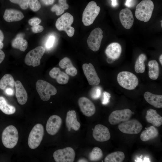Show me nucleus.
Wrapping results in <instances>:
<instances>
[{"label": "nucleus", "instance_id": "f257e3e1", "mask_svg": "<svg viewBox=\"0 0 162 162\" xmlns=\"http://www.w3.org/2000/svg\"><path fill=\"white\" fill-rule=\"evenodd\" d=\"M154 8V4L151 0H143L136 5L135 16L139 20L145 22L151 17Z\"/></svg>", "mask_w": 162, "mask_h": 162}, {"label": "nucleus", "instance_id": "f03ea898", "mask_svg": "<svg viewBox=\"0 0 162 162\" xmlns=\"http://www.w3.org/2000/svg\"><path fill=\"white\" fill-rule=\"evenodd\" d=\"M117 80L121 86L129 90L134 89L139 83L136 76L132 73L127 71L119 72L117 75Z\"/></svg>", "mask_w": 162, "mask_h": 162}, {"label": "nucleus", "instance_id": "7ed1b4c3", "mask_svg": "<svg viewBox=\"0 0 162 162\" xmlns=\"http://www.w3.org/2000/svg\"><path fill=\"white\" fill-rule=\"evenodd\" d=\"M2 141L4 146L12 148L16 145L18 140V133L16 128L10 125L6 127L2 134Z\"/></svg>", "mask_w": 162, "mask_h": 162}, {"label": "nucleus", "instance_id": "20e7f679", "mask_svg": "<svg viewBox=\"0 0 162 162\" xmlns=\"http://www.w3.org/2000/svg\"><path fill=\"white\" fill-rule=\"evenodd\" d=\"M73 21V16L69 13H66L57 20L56 26L58 30L64 31L68 36L72 37L75 32L74 28L71 26Z\"/></svg>", "mask_w": 162, "mask_h": 162}, {"label": "nucleus", "instance_id": "39448f33", "mask_svg": "<svg viewBox=\"0 0 162 162\" xmlns=\"http://www.w3.org/2000/svg\"><path fill=\"white\" fill-rule=\"evenodd\" d=\"M100 10V8L97 6L95 2H90L82 14V21L84 25L87 26L92 24L99 14Z\"/></svg>", "mask_w": 162, "mask_h": 162}, {"label": "nucleus", "instance_id": "423d86ee", "mask_svg": "<svg viewBox=\"0 0 162 162\" xmlns=\"http://www.w3.org/2000/svg\"><path fill=\"white\" fill-rule=\"evenodd\" d=\"M36 88L41 100L44 101L49 100L51 95H55L57 90L52 84L41 80H38L36 83Z\"/></svg>", "mask_w": 162, "mask_h": 162}, {"label": "nucleus", "instance_id": "0eeeda50", "mask_svg": "<svg viewBox=\"0 0 162 162\" xmlns=\"http://www.w3.org/2000/svg\"><path fill=\"white\" fill-rule=\"evenodd\" d=\"M44 134V129L40 124H36L30 132L28 139L29 147L32 149L37 148L40 144Z\"/></svg>", "mask_w": 162, "mask_h": 162}, {"label": "nucleus", "instance_id": "6e6552de", "mask_svg": "<svg viewBox=\"0 0 162 162\" xmlns=\"http://www.w3.org/2000/svg\"><path fill=\"white\" fill-rule=\"evenodd\" d=\"M45 49L42 46H38L29 51L26 55L25 62L28 66L34 67L40 64V60L45 52Z\"/></svg>", "mask_w": 162, "mask_h": 162}, {"label": "nucleus", "instance_id": "1a4fd4ad", "mask_svg": "<svg viewBox=\"0 0 162 162\" xmlns=\"http://www.w3.org/2000/svg\"><path fill=\"white\" fill-rule=\"evenodd\" d=\"M119 130L122 132L128 134H136L141 131L142 126L137 120H128L120 124L118 126Z\"/></svg>", "mask_w": 162, "mask_h": 162}, {"label": "nucleus", "instance_id": "9d476101", "mask_svg": "<svg viewBox=\"0 0 162 162\" xmlns=\"http://www.w3.org/2000/svg\"><path fill=\"white\" fill-rule=\"evenodd\" d=\"M103 32L100 28H96L91 32L87 40L89 48L92 50L96 52L99 50L103 37Z\"/></svg>", "mask_w": 162, "mask_h": 162}, {"label": "nucleus", "instance_id": "9b49d317", "mask_svg": "<svg viewBox=\"0 0 162 162\" xmlns=\"http://www.w3.org/2000/svg\"><path fill=\"white\" fill-rule=\"evenodd\" d=\"M53 157L56 162H73L75 159V153L72 148L67 147L55 151Z\"/></svg>", "mask_w": 162, "mask_h": 162}, {"label": "nucleus", "instance_id": "f8f14e48", "mask_svg": "<svg viewBox=\"0 0 162 162\" xmlns=\"http://www.w3.org/2000/svg\"><path fill=\"white\" fill-rule=\"evenodd\" d=\"M132 114L131 111L128 109L115 110L110 115L108 121L111 124L116 125L129 120Z\"/></svg>", "mask_w": 162, "mask_h": 162}, {"label": "nucleus", "instance_id": "ddd939ff", "mask_svg": "<svg viewBox=\"0 0 162 162\" xmlns=\"http://www.w3.org/2000/svg\"><path fill=\"white\" fill-rule=\"evenodd\" d=\"M82 68L89 84L93 86L98 85L100 82V80L92 64H84Z\"/></svg>", "mask_w": 162, "mask_h": 162}, {"label": "nucleus", "instance_id": "4468645a", "mask_svg": "<svg viewBox=\"0 0 162 162\" xmlns=\"http://www.w3.org/2000/svg\"><path fill=\"white\" fill-rule=\"evenodd\" d=\"M78 104L81 111L85 116L90 117L95 113L96 111L95 105L87 98H80L78 100Z\"/></svg>", "mask_w": 162, "mask_h": 162}, {"label": "nucleus", "instance_id": "2eb2a0df", "mask_svg": "<svg viewBox=\"0 0 162 162\" xmlns=\"http://www.w3.org/2000/svg\"><path fill=\"white\" fill-rule=\"evenodd\" d=\"M62 123V119L59 116H51L48 120L46 126L47 132L51 135H55L60 129Z\"/></svg>", "mask_w": 162, "mask_h": 162}, {"label": "nucleus", "instance_id": "dca6fc26", "mask_svg": "<svg viewBox=\"0 0 162 162\" xmlns=\"http://www.w3.org/2000/svg\"><path fill=\"white\" fill-rule=\"evenodd\" d=\"M93 136L96 141L99 142L106 141L110 138L109 129L101 124H97L95 126L93 130Z\"/></svg>", "mask_w": 162, "mask_h": 162}, {"label": "nucleus", "instance_id": "f3484780", "mask_svg": "<svg viewBox=\"0 0 162 162\" xmlns=\"http://www.w3.org/2000/svg\"><path fill=\"white\" fill-rule=\"evenodd\" d=\"M120 21L122 26L127 29H130L134 22V18L131 10L129 8H124L119 14Z\"/></svg>", "mask_w": 162, "mask_h": 162}, {"label": "nucleus", "instance_id": "a211bd4d", "mask_svg": "<svg viewBox=\"0 0 162 162\" xmlns=\"http://www.w3.org/2000/svg\"><path fill=\"white\" fill-rule=\"evenodd\" d=\"M65 121L69 131L70 130L71 128L77 131L80 127V124L77 120L76 113L74 110H69L67 112Z\"/></svg>", "mask_w": 162, "mask_h": 162}, {"label": "nucleus", "instance_id": "6ab92c4d", "mask_svg": "<svg viewBox=\"0 0 162 162\" xmlns=\"http://www.w3.org/2000/svg\"><path fill=\"white\" fill-rule=\"evenodd\" d=\"M122 52L121 45L116 42L110 44L105 50V53L108 58L115 60L120 56Z\"/></svg>", "mask_w": 162, "mask_h": 162}, {"label": "nucleus", "instance_id": "aec40b11", "mask_svg": "<svg viewBox=\"0 0 162 162\" xmlns=\"http://www.w3.org/2000/svg\"><path fill=\"white\" fill-rule=\"evenodd\" d=\"M24 17L23 14L20 11L14 9H6L3 18L8 22L18 21Z\"/></svg>", "mask_w": 162, "mask_h": 162}, {"label": "nucleus", "instance_id": "412c9836", "mask_svg": "<svg viewBox=\"0 0 162 162\" xmlns=\"http://www.w3.org/2000/svg\"><path fill=\"white\" fill-rule=\"evenodd\" d=\"M16 96L19 103L22 105L26 103L28 99L27 94L21 82L19 80L15 82Z\"/></svg>", "mask_w": 162, "mask_h": 162}, {"label": "nucleus", "instance_id": "4be33fe9", "mask_svg": "<svg viewBox=\"0 0 162 162\" xmlns=\"http://www.w3.org/2000/svg\"><path fill=\"white\" fill-rule=\"evenodd\" d=\"M50 76L56 79L57 82L60 84L67 83L69 80L68 75L63 72L61 71L58 68L54 67L49 72Z\"/></svg>", "mask_w": 162, "mask_h": 162}, {"label": "nucleus", "instance_id": "5701e85b", "mask_svg": "<svg viewBox=\"0 0 162 162\" xmlns=\"http://www.w3.org/2000/svg\"><path fill=\"white\" fill-rule=\"evenodd\" d=\"M146 118L148 122L154 127H158L162 124V117L153 109H150L147 111Z\"/></svg>", "mask_w": 162, "mask_h": 162}, {"label": "nucleus", "instance_id": "b1692460", "mask_svg": "<svg viewBox=\"0 0 162 162\" xmlns=\"http://www.w3.org/2000/svg\"><path fill=\"white\" fill-rule=\"evenodd\" d=\"M146 100L155 107L160 108L162 107V95L153 94L146 92L144 94Z\"/></svg>", "mask_w": 162, "mask_h": 162}, {"label": "nucleus", "instance_id": "393cba45", "mask_svg": "<svg viewBox=\"0 0 162 162\" xmlns=\"http://www.w3.org/2000/svg\"><path fill=\"white\" fill-rule=\"evenodd\" d=\"M59 66L62 69L67 68L65 72L67 74L71 76H76L77 73L76 69L73 66L71 60L65 57L61 60L59 62Z\"/></svg>", "mask_w": 162, "mask_h": 162}, {"label": "nucleus", "instance_id": "a878e982", "mask_svg": "<svg viewBox=\"0 0 162 162\" xmlns=\"http://www.w3.org/2000/svg\"><path fill=\"white\" fill-rule=\"evenodd\" d=\"M145 129H146L142 132L140 136V138L142 141H148L155 138L158 136V130L153 126Z\"/></svg>", "mask_w": 162, "mask_h": 162}, {"label": "nucleus", "instance_id": "bb28decb", "mask_svg": "<svg viewBox=\"0 0 162 162\" xmlns=\"http://www.w3.org/2000/svg\"><path fill=\"white\" fill-rule=\"evenodd\" d=\"M149 68L148 75L152 80H156L159 76V69L158 62L155 60L150 61L148 64Z\"/></svg>", "mask_w": 162, "mask_h": 162}, {"label": "nucleus", "instance_id": "cd10ccee", "mask_svg": "<svg viewBox=\"0 0 162 162\" xmlns=\"http://www.w3.org/2000/svg\"><path fill=\"white\" fill-rule=\"evenodd\" d=\"M11 45L13 48L24 52L27 47L28 42L21 35H18L12 40Z\"/></svg>", "mask_w": 162, "mask_h": 162}, {"label": "nucleus", "instance_id": "c85d7f7f", "mask_svg": "<svg viewBox=\"0 0 162 162\" xmlns=\"http://www.w3.org/2000/svg\"><path fill=\"white\" fill-rule=\"evenodd\" d=\"M125 155L121 151L115 152L108 154L104 159L105 162H122L124 160Z\"/></svg>", "mask_w": 162, "mask_h": 162}, {"label": "nucleus", "instance_id": "c756f323", "mask_svg": "<svg viewBox=\"0 0 162 162\" xmlns=\"http://www.w3.org/2000/svg\"><path fill=\"white\" fill-rule=\"evenodd\" d=\"M0 110L4 113L11 115L16 111L15 108L8 104L5 99L2 96H0Z\"/></svg>", "mask_w": 162, "mask_h": 162}, {"label": "nucleus", "instance_id": "7c9ffc66", "mask_svg": "<svg viewBox=\"0 0 162 162\" xmlns=\"http://www.w3.org/2000/svg\"><path fill=\"white\" fill-rule=\"evenodd\" d=\"M69 5L67 0H58V4L54 5L51 8V10L55 12L56 15H59L63 13L65 10L68 9Z\"/></svg>", "mask_w": 162, "mask_h": 162}, {"label": "nucleus", "instance_id": "2f4dec72", "mask_svg": "<svg viewBox=\"0 0 162 162\" xmlns=\"http://www.w3.org/2000/svg\"><path fill=\"white\" fill-rule=\"evenodd\" d=\"M146 59V56L144 54H140L137 59L134 66V69L137 73H142L145 70V61Z\"/></svg>", "mask_w": 162, "mask_h": 162}, {"label": "nucleus", "instance_id": "473e14b6", "mask_svg": "<svg viewBox=\"0 0 162 162\" xmlns=\"http://www.w3.org/2000/svg\"><path fill=\"white\" fill-rule=\"evenodd\" d=\"M15 82L13 76L9 74H5L0 80V88L5 89L7 86L12 87L15 86Z\"/></svg>", "mask_w": 162, "mask_h": 162}, {"label": "nucleus", "instance_id": "72a5a7b5", "mask_svg": "<svg viewBox=\"0 0 162 162\" xmlns=\"http://www.w3.org/2000/svg\"><path fill=\"white\" fill-rule=\"evenodd\" d=\"M103 156V153L101 149L98 147L94 148L89 155V160L92 161H98Z\"/></svg>", "mask_w": 162, "mask_h": 162}, {"label": "nucleus", "instance_id": "f704fd0d", "mask_svg": "<svg viewBox=\"0 0 162 162\" xmlns=\"http://www.w3.org/2000/svg\"><path fill=\"white\" fill-rule=\"evenodd\" d=\"M28 3L31 9L34 12L38 11L41 7L38 0H28Z\"/></svg>", "mask_w": 162, "mask_h": 162}, {"label": "nucleus", "instance_id": "c9c22d12", "mask_svg": "<svg viewBox=\"0 0 162 162\" xmlns=\"http://www.w3.org/2000/svg\"><path fill=\"white\" fill-rule=\"evenodd\" d=\"M101 92V88L99 86H95L92 89L90 93L91 96L93 99H97L100 97Z\"/></svg>", "mask_w": 162, "mask_h": 162}, {"label": "nucleus", "instance_id": "e433bc0d", "mask_svg": "<svg viewBox=\"0 0 162 162\" xmlns=\"http://www.w3.org/2000/svg\"><path fill=\"white\" fill-rule=\"evenodd\" d=\"M13 3L18 4L22 9H27L28 6V0H9Z\"/></svg>", "mask_w": 162, "mask_h": 162}, {"label": "nucleus", "instance_id": "4c0bfd02", "mask_svg": "<svg viewBox=\"0 0 162 162\" xmlns=\"http://www.w3.org/2000/svg\"><path fill=\"white\" fill-rule=\"evenodd\" d=\"M110 97L111 95L109 93L106 92H104L102 101V104L104 105L107 104L110 102Z\"/></svg>", "mask_w": 162, "mask_h": 162}, {"label": "nucleus", "instance_id": "58836bf2", "mask_svg": "<svg viewBox=\"0 0 162 162\" xmlns=\"http://www.w3.org/2000/svg\"><path fill=\"white\" fill-rule=\"evenodd\" d=\"M55 40V37L53 35H50L48 38L46 43L45 46L47 49L52 48Z\"/></svg>", "mask_w": 162, "mask_h": 162}, {"label": "nucleus", "instance_id": "ea45409f", "mask_svg": "<svg viewBox=\"0 0 162 162\" xmlns=\"http://www.w3.org/2000/svg\"><path fill=\"white\" fill-rule=\"evenodd\" d=\"M41 21V20L40 18L35 17L29 20L28 21V23L32 27L39 25Z\"/></svg>", "mask_w": 162, "mask_h": 162}, {"label": "nucleus", "instance_id": "a19ab883", "mask_svg": "<svg viewBox=\"0 0 162 162\" xmlns=\"http://www.w3.org/2000/svg\"><path fill=\"white\" fill-rule=\"evenodd\" d=\"M31 29L33 32L37 33L42 32L44 30V28L43 26L38 25L32 27Z\"/></svg>", "mask_w": 162, "mask_h": 162}, {"label": "nucleus", "instance_id": "79ce46f5", "mask_svg": "<svg viewBox=\"0 0 162 162\" xmlns=\"http://www.w3.org/2000/svg\"><path fill=\"white\" fill-rule=\"evenodd\" d=\"M4 38V36L3 32L0 29V50L2 49L3 47L4 44L2 42Z\"/></svg>", "mask_w": 162, "mask_h": 162}, {"label": "nucleus", "instance_id": "37998d69", "mask_svg": "<svg viewBox=\"0 0 162 162\" xmlns=\"http://www.w3.org/2000/svg\"><path fill=\"white\" fill-rule=\"evenodd\" d=\"M41 2L46 5H49L52 4L54 2L55 0H40Z\"/></svg>", "mask_w": 162, "mask_h": 162}, {"label": "nucleus", "instance_id": "c03bdc74", "mask_svg": "<svg viewBox=\"0 0 162 162\" xmlns=\"http://www.w3.org/2000/svg\"><path fill=\"white\" fill-rule=\"evenodd\" d=\"M5 93L8 95L12 96L14 94V90L10 88H7L5 90Z\"/></svg>", "mask_w": 162, "mask_h": 162}, {"label": "nucleus", "instance_id": "a18cd8bd", "mask_svg": "<svg viewBox=\"0 0 162 162\" xmlns=\"http://www.w3.org/2000/svg\"><path fill=\"white\" fill-rule=\"evenodd\" d=\"M5 55L4 52L0 50V64L3 61L5 58Z\"/></svg>", "mask_w": 162, "mask_h": 162}, {"label": "nucleus", "instance_id": "49530a36", "mask_svg": "<svg viewBox=\"0 0 162 162\" xmlns=\"http://www.w3.org/2000/svg\"><path fill=\"white\" fill-rule=\"evenodd\" d=\"M142 162H150V160L148 158H147L146 157H145L144 158V160H143V161H142Z\"/></svg>", "mask_w": 162, "mask_h": 162}, {"label": "nucleus", "instance_id": "de8ad7c7", "mask_svg": "<svg viewBox=\"0 0 162 162\" xmlns=\"http://www.w3.org/2000/svg\"><path fill=\"white\" fill-rule=\"evenodd\" d=\"M112 1V4L114 6H115L117 4L116 0H111Z\"/></svg>", "mask_w": 162, "mask_h": 162}, {"label": "nucleus", "instance_id": "09e8293b", "mask_svg": "<svg viewBox=\"0 0 162 162\" xmlns=\"http://www.w3.org/2000/svg\"><path fill=\"white\" fill-rule=\"evenodd\" d=\"M131 0H127L125 4L128 6L129 7L130 5V2Z\"/></svg>", "mask_w": 162, "mask_h": 162}, {"label": "nucleus", "instance_id": "8fccbe9b", "mask_svg": "<svg viewBox=\"0 0 162 162\" xmlns=\"http://www.w3.org/2000/svg\"><path fill=\"white\" fill-rule=\"evenodd\" d=\"M87 160L85 159L84 158H82L79 160L78 162H88Z\"/></svg>", "mask_w": 162, "mask_h": 162}, {"label": "nucleus", "instance_id": "3c124183", "mask_svg": "<svg viewBox=\"0 0 162 162\" xmlns=\"http://www.w3.org/2000/svg\"><path fill=\"white\" fill-rule=\"evenodd\" d=\"M162 55L161 54L159 57V60L161 64L162 65Z\"/></svg>", "mask_w": 162, "mask_h": 162}, {"label": "nucleus", "instance_id": "603ef678", "mask_svg": "<svg viewBox=\"0 0 162 162\" xmlns=\"http://www.w3.org/2000/svg\"><path fill=\"white\" fill-rule=\"evenodd\" d=\"M135 162H142L141 158H137L136 160H135Z\"/></svg>", "mask_w": 162, "mask_h": 162}, {"label": "nucleus", "instance_id": "864d4df0", "mask_svg": "<svg viewBox=\"0 0 162 162\" xmlns=\"http://www.w3.org/2000/svg\"><path fill=\"white\" fill-rule=\"evenodd\" d=\"M160 22H161V26L162 27V20H161Z\"/></svg>", "mask_w": 162, "mask_h": 162}]
</instances>
